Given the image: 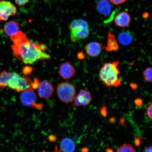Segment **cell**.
Listing matches in <instances>:
<instances>
[{
	"mask_svg": "<svg viewBox=\"0 0 152 152\" xmlns=\"http://www.w3.org/2000/svg\"><path fill=\"white\" fill-rule=\"evenodd\" d=\"M17 8L9 1H0V21L8 20L9 17L16 14Z\"/></svg>",
	"mask_w": 152,
	"mask_h": 152,
	"instance_id": "8992f818",
	"label": "cell"
},
{
	"mask_svg": "<svg viewBox=\"0 0 152 152\" xmlns=\"http://www.w3.org/2000/svg\"><path fill=\"white\" fill-rule=\"evenodd\" d=\"M134 103L136 106H141L143 105V102L141 99L140 98L136 99L134 100Z\"/></svg>",
	"mask_w": 152,
	"mask_h": 152,
	"instance_id": "cb8c5ba5",
	"label": "cell"
},
{
	"mask_svg": "<svg viewBox=\"0 0 152 152\" xmlns=\"http://www.w3.org/2000/svg\"><path fill=\"white\" fill-rule=\"evenodd\" d=\"M106 152H113V150L110 149V148H107L106 150Z\"/></svg>",
	"mask_w": 152,
	"mask_h": 152,
	"instance_id": "1f68e13d",
	"label": "cell"
},
{
	"mask_svg": "<svg viewBox=\"0 0 152 152\" xmlns=\"http://www.w3.org/2000/svg\"><path fill=\"white\" fill-rule=\"evenodd\" d=\"M57 96L59 99L67 104L73 101L75 97L76 89L75 86L68 82L59 83L56 89Z\"/></svg>",
	"mask_w": 152,
	"mask_h": 152,
	"instance_id": "277c9868",
	"label": "cell"
},
{
	"mask_svg": "<svg viewBox=\"0 0 152 152\" xmlns=\"http://www.w3.org/2000/svg\"><path fill=\"white\" fill-rule=\"evenodd\" d=\"M131 21L130 15L125 11L119 12L114 18V23L116 26L120 28L128 27Z\"/></svg>",
	"mask_w": 152,
	"mask_h": 152,
	"instance_id": "30bf717a",
	"label": "cell"
},
{
	"mask_svg": "<svg viewBox=\"0 0 152 152\" xmlns=\"http://www.w3.org/2000/svg\"><path fill=\"white\" fill-rule=\"evenodd\" d=\"M102 45L101 43L91 42L87 44L85 47L86 52L88 56L92 58L98 57L101 53Z\"/></svg>",
	"mask_w": 152,
	"mask_h": 152,
	"instance_id": "8fae6325",
	"label": "cell"
},
{
	"mask_svg": "<svg viewBox=\"0 0 152 152\" xmlns=\"http://www.w3.org/2000/svg\"><path fill=\"white\" fill-rule=\"evenodd\" d=\"M59 71L61 77L66 80L72 79L76 73L75 68L69 62L62 64L60 66Z\"/></svg>",
	"mask_w": 152,
	"mask_h": 152,
	"instance_id": "9c48e42d",
	"label": "cell"
},
{
	"mask_svg": "<svg viewBox=\"0 0 152 152\" xmlns=\"http://www.w3.org/2000/svg\"><path fill=\"white\" fill-rule=\"evenodd\" d=\"M117 152H136L130 144H124L117 149Z\"/></svg>",
	"mask_w": 152,
	"mask_h": 152,
	"instance_id": "e0dca14e",
	"label": "cell"
},
{
	"mask_svg": "<svg viewBox=\"0 0 152 152\" xmlns=\"http://www.w3.org/2000/svg\"><path fill=\"white\" fill-rule=\"evenodd\" d=\"M104 48L106 51L110 52L117 51L119 49L118 44L111 31L108 33L107 45Z\"/></svg>",
	"mask_w": 152,
	"mask_h": 152,
	"instance_id": "4fadbf2b",
	"label": "cell"
},
{
	"mask_svg": "<svg viewBox=\"0 0 152 152\" xmlns=\"http://www.w3.org/2000/svg\"><path fill=\"white\" fill-rule=\"evenodd\" d=\"M69 30L71 40L74 43L86 39L90 34L88 23L81 19L73 20L69 26Z\"/></svg>",
	"mask_w": 152,
	"mask_h": 152,
	"instance_id": "3957f363",
	"label": "cell"
},
{
	"mask_svg": "<svg viewBox=\"0 0 152 152\" xmlns=\"http://www.w3.org/2000/svg\"><path fill=\"white\" fill-rule=\"evenodd\" d=\"M100 113L103 117L106 118L107 117V107H106L105 105H104V106L102 107L101 109L100 110Z\"/></svg>",
	"mask_w": 152,
	"mask_h": 152,
	"instance_id": "ffe728a7",
	"label": "cell"
},
{
	"mask_svg": "<svg viewBox=\"0 0 152 152\" xmlns=\"http://www.w3.org/2000/svg\"><path fill=\"white\" fill-rule=\"evenodd\" d=\"M78 58L80 59H83L85 58V55L84 54V53L81 52L79 53L78 54Z\"/></svg>",
	"mask_w": 152,
	"mask_h": 152,
	"instance_id": "484cf974",
	"label": "cell"
},
{
	"mask_svg": "<svg viewBox=\"0 0 152 152\" xmlns=\"http://www.w3.org/2000/svg\"><path fill=\"white\" fill-rule=\"evenodd\" d=\"M88 148H83L82 150V152H88Z\"/></svg>",
	"mask_w": 152,
	"mask_h": 152,
	"instance_id": "4dcf8cb0",
	"label": "cell"
},
{
	"mask_svg": "<svg viewBox=\"0 0 152 152\" xmlns=\"http://www.w3.org/2000/svg\"><path fill=\"white\" fill-rule=\"evenodd\" d=\"M60 148L61 151L64 152H74L75 150V145L71 139L64 138L61 142Z\"/></svg>",
	"mask_w": 152,
	"mask_h": 152,
	"instance_id": "5bb4252c",
	"label": "cell"
},
{
	"mask_svg": "<svg viewBox=\"0 0 152 152\" xmlns=\"http://www.w3.org/2000/svg\"><path fill=\"white\" fill-rule=\"evenodd\" d=\"M97 9L101 14L108 15L111 12V6L107 0H100L97 5Z\"/></svg>",
	"mask_w": 152,
	"mask_h": 152,
	"instance_id": "9a60e30c",
	"label": "cell"
},
{
	"mask_svg": "<svg viewBox=\"0 0 152 152\" xmlns=\"http://www.w3.org/2000/svg\"><path fill=\"white\" fill-rule=\"evenodd\" d=\"M31 68L29 66H26L23 68V72L25 75H29L31 73Z\"/></svg>",
	"mask_w": 152,
	"mask_h": 152,
	"instance_id": "603a6c76",
	"label": "cell"
},
{
	"mask_svg": "<svg viewBox=\"0 0 152 152\" xmlns=\"http://www.w3.org/2000/svg\"><path fill=\"white\" fill-rule=\"evenodd\" d=\"M20 24L15 20L7 22L4 28L5 34L10 37L18 33L20 31Z\"/></svg>",
	"mask_w": 152,
	"mask_h": 152,
	"instance_id": "7c38bea8",
	"label": "cell"
},
{
	"mask_svg": "<svg viewBox=\"0 0 152 152\" xmlns=\"http://www.w3.org/2000/svg\"><path fill=\"white\" fill-rule=\"evenodd\" d=\"M144 80L148 83H151L152 80V69L151 67H148L143 72Z\"/></svg>",
	"mask_w": 152,
	"mask_h": 152,
	"instance_id": "ac0fdd59",
	"label": "cell"
},
{
	"mask_svg": "<svg viewBox=\"0 0 152 152\" xmlns=\"http://www.w3.org/2000/svg\"><path fill=\"white\" fill-rule=\"evenodd\" d=\"M130 87L133 90H136L138 88V85L135 83H132L130 84Z\"/></svg>",
	"mask_w": 152,
	"mask_h": 152,
	"instance_id": "4316f807",
	"label": "cell"
},
{
	"mask_svg": "<svg viewBox=\"0 0 152 152\" xmlns=\"http://www.w3.org/2000/svg\"><path fill=\"white\" fill-rule=\"evenodd\" d=\"M118 61L110 62H106L101 69L99 72V78L106 86L117 87L121 84L119 79L120 74L118 66Z\"/></svg>",
	"mask_w": 152,
	"mask_h": 152,
	"instance_id": "7a4b0ae2",
	"label": "cell"
},
{
	"mask_svg": "<svg viewBox=\"0 0 152 152\" xmlns=\"http://www.w3.org/2000/svg\"><path fill=\"white\" fill-rule=\"evenodd\" d=\"M13 42L11 46L15 57L26 64H32L39 60L50 59V55L45 52V45H39L30 41L20 31L10 37Z\"/></svg>",
	"mask_w": 152,
	"mask_h": 152,
	"instance_id": "6da1fadb",
	"label": "cell"
},
{
	"mask_svg": "<svg viewBox=\"0 0 152 152\" xmlns=\"http://www.w3.org/2000/svg\"><path fill=\"white\" fill-rule=\"evenodd\" d=\"M92 100L90 93L88 91L81 89L73 100V106L77 107L79 106L87 105Z\"/></svg>",
	"mask_w": 152,
	"mask_h": 152,
	"instance_id": "ba28073f",
	"label": "cell"
},
{
	"mask_svg": "<svg viewBox=\"0 0 152 152\" xmlns=\"http://www.w3.org/2000/svg\"><path fill=\"white\" fill-rule=\"evenodd\" d=\"M110 2L115 5H120L125 2L126 0H109Z\"/></svg>",
	"mask_w": 152,
	"mask_h": 152,
	"instance_id": "44dd1931",
	"label": "cell"
},
{
	"mask_svg": "<svg viewBox=\"0 0 152 152\" xmlns=\"http://www.w3.org/2000/svg\"><path fill=\"white\" fill-rule=\"evenodd\" d=\"M62 151L61 150H59L58 148V146L56 145V147H55V149L54 151L51 152H61ZM43 152H47L46 151H43Z\"/></svg>",
	"mask_w": 152,
	"mask_h": 152,
	"instance_id": "83f0119b",
	"label": "cell"
},
{
	"mask_svg": "<svg viewBox=\"0 0 152 152\" xmlns=\"http://www.w3.org/2000/svg\"><path fill=\"white\" fill-rule=\"evenodd\" d=\"M37 89L38 95L42 99L50 98L52 96L54 91L52 83L47 80H44L39 83Z\"/></svg>",
	"mask_w": 152,
	"mask_h": 152,
	"instance_id": "52a82bcc",
	"label": "cell"
},
{
	"mask_svg": "<svg viewBox=\"0 0 152 152\" xmlns=\"http://www.w3.org/2000/svg\"><path fill=\"white\" fill-rule=\"evenodd\" d=\"M115 120L114 117L111 118L110 119V122L111 123H114L115 122Z\"/></svg>",
	"mask_w": 152,
	"mask_h": 152,
	"instance_id": "f1b7e54d",
	"label": "cell"
},
{
	"mask_svg": "<svg viewBox=\"0 0 152 152\" xmlns=\"http://www.w3.org/2000/svg\"><path fill=\"white\" fill-rule=\"evenodd\" d=\"M118 40L120 43L123 45H130L133 40L132 36L128 31L121 32L118 36Z\"/></svg>",
	"mask_w": 152,
	"mask_h": 152,
	"instance_id": "2e32d148",
	"label": "cell"
},
{
	"mask_svg": "<svg viewBox=\"0 0 152 152\" xmlns=\"http://www.w3.org/2000/svg\"><path fill=\"white\" fill-rule=\"evenodd\" d=\"M30 0H15V2L19 6L25 5Z\"/></svg>",
	"mask_w": 152,
	"mask_h": 152,
	"instance_id": "d6986e66",
	"label": "cell"
},
{
	"mask_svg": "<svg viewBox=\"0 0 152 152\" xmlns=\"http://www.w3.org/2000/svg\"><path fill=\"white\" fill-rule=\"evenodd\" d=\"M152 104H150V105L148 107L147 110V115L148 117L150 119H152Z\"/></svg>",
	"mask_w": 152,
	"mask_h": 152,
	"instance_id": "7402d4cb",
	"label": "cell"
},
{
	"mask_svg": "<svg viewBox=\"0 0 152 152\" xmlns=\"http://www.w3.org/2000/svg\"><path fill=\"white\" fill-rule=\"evenodd\" d=\"M152 147H150L145 150V152H152Z\"/></svg>",
	"mask_w": 152,
	"mask_h": 152,
	"instance_id": "f546056e",
	"label": "cell"
},
{
	"mask_svg": "<svg viewBox=\"0 0 152 152\" xmlns=\"http://www.w3.org/2000/svg\"><path fill=\"white\" fill-rule=\"evenodd\" d=\"M37 95L32 88L23 91L20 94V101L23 105L26 106H33L39 110H42L43 104L37 103Z\"/></svg>",
	"mask_w": 152,
	"mask_h": 152,
	"instance_id": "5b68a950",
	"label": "cell"
},
{
	"mask_svg": "<svg viewBox=\"0 0 152 152\" xmlns=\"http://www.w3.org/2000/svg\"><path fill=\"white\" fill-rule=\"evenodd\" d=\"M140 140L141 138H136L135 139V144L137 147H139L140 144Z\"/></svg>",
	"mask_w": 152,
	"mask_h": 152,
	"instance_id": "d4e9b609",
	"label": "cell"
}]
</instances>
